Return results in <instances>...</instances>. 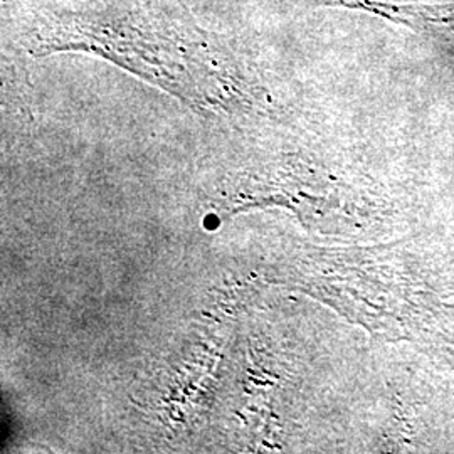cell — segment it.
Returning a JSON list of instances; mask_svg holds the SVG:
<instances>
[{
    "instance_id": "obj_1",
    "label": "cell",
    "mask_w": 454,
    "mask_h": 454,
    "mask_svg": "<svg viewBox=\"0 0 454 454\" xmlns=\"http://www.w3.org/2000/svg\"><path fill=\"white\" fill-rule=\"evenodd\" d=\"M301 5L341 7L384 17L418 33L454 41V5H395L379 0H292Z\"/></svg>"
}]
</instances>
